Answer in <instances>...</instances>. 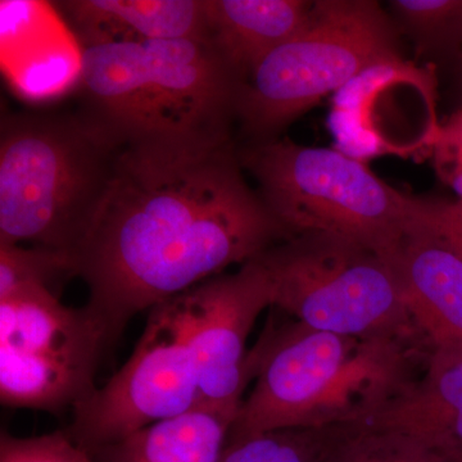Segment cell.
I'll list each match as a JSON object with an SVG mask.
<instances>
[{
    "mask_svg": "<svg viewBox=\"0 0 462 462\" xmlns=\"http://www.w3.org/2000/svg\"><path fill=\"white\" fill-rule=\"evenodd\" d=\"M206 5L207 39L240 83L306 25L314 2L206 0Z\"/></svg>",
    "mask_w": 462,
    "mask_h": 462,
    "instance_id": "14",
    "label": "cell"
},
{
    "mask_svg": "<svg viewBox=\"0 0 462 462\" xmlns=\"http://www.w3.org/2000/svg\"><path fill=\"white\" fill-rule=\"evenodd\" d=\"M238 156L288 236H338L393 263L420 212L421 199L394 189L363 161L336 148L275 138L249 143L238 149Z\"/></svg>",
    "mask_w": 462,
    "mask_h": 462,
    "instance_id": "5",
    "label": "cell"
},
{
    "mask_svg": "<svg viewBox=\"0 0 462 462\" xmlns=\"http://www.w3.org/2000/svg\"><path fill=\"white\" fill-rule=\"evenodd\" d=\"M185 338L199 373V407L236 419L251 380L245 346L258 316L273 306L260 256L176 296Z\"/></svg>",
    "mask_w": 462,
    "mask_h": 462,
    "instance_id": "10",
    "label": "cell"
},
{
    "mask_svg": "<svg viewBox=\"0 0 462 462\" xmlns=\"http://www.w3.org/2000/svg\"><path fill=\"white\" fill-rule=\"evenodd\" d=\"M238 85L208 41L81 47L85 111L124 138L231 135Z\"/></svg>",
    "mask_w": 462,
    "mask_h": 462,
    "instance_id": "4",
    "label": "cell"
},
{
    "mask_svg": "<svg viewBox=\"0 0 462 462\" xmlns=\"http://www.w3.org/2000/svg\"><path fill=\"white\" fill-rule=\"evenodd\" d=\"M199 373L173 297L151 310L132 357L74 409L69 437L93 454L197 409Z\"/></svg>",
    "mask_w": 462,
    "mask_h": 462,
    "instance_id": "9",
    "label": "cell"
},
{
    "mask_svg": "<svg viewBox=\"0 0 462 462\" xmlns=\"http://www.w3.org/2000/svg\"><path fill=\"white\" fill-rule=\"evenodd\" d=\"M328 462H437V457L407 438L351 425L337 430Z\"/></svg>",
    "mask_w": 462,
    "mask_h": 462,
    "instance_id": "19",
    "label": "cell"
},
{
    "mask_svg": "<svg viewBox=\"0 0 462 462\" xmlns=\"http://www.w3.org/2000/svg\"><path fill=\"white\" fill-rule=\"evenodd\" d=\"M123 136L89 112H18L0 125V245L78 254Z\"/></svg>",
    "mask_w": 462,
    "mask_h": 462,
    "instance_id": "3",
    "label": "cell"
},
{
    "mask_svg": "<svg viewBox=\"0 0 462 462\" xmlns=\"http://www.w3.org/2000/svg\"><path fill=\"white\" fill-rule=\"evenodd\" d=\"M115 342L89 306L63 305L36 288L0 300V400L14 409L58 413L96 391L103 355Z\"/></svg>",
    "mask_w": 462,
    "mask_h": 462,
    "instance_id": "8",
    "label": "cell"
},
{
    "mask_svg": "<svg viewBox=\"0 0 462 462\" xmlns=\"http://www.w3.org/2000/svg\"><path fill=\"white\" fill-rule=\"evenodd\" d=\"M80 47L103 42L208 41L206 0H69L58 3Z\"/></svg>",
    "mask_w": 462,
    "mask_h": 462,
    "instance_id": "13",
    "label": "cell"
},
{
    "mask_svg": "<svg viewBox=\"0 0 462 462\" xmlns=\"http://www.w3.org/2000/svg\"><path fill=\"white\" fill-rule=\"evenodd\" d=\"M404 309L437 346H462V256L421 218V207L393 261Z\"/></svg>",
    "mask_w": 462,
    "mask_h": 462,
    "instance_id": "11",
    "label": "cell"
},
{
    "mask_svg": "<svg viewBox=\"0 0 462 462\" xmlns=\"http://www.w3.org/2000/svg\"><path fill=\"white\" fill-rule=\"evenodd\" d=\"M396 58V35L378 3L319 0L306 25L240 81L234 118L249 143L272 141L324 97Z\"/></svg>",
    "mask_w": 462,
    "mask_h": 462,
    "instance_id": "6",
    "label": "cell"
},
{
    "mask_svg": "<svg viewBox=\"0 0 462 462\" xmlns=\"http://www.w3.org/2000/svg\"><path fill=\"white\" fill-rule=\"evenodd\" d=\"M233 416L197 407L94 451L96 462H217Z\"/></svg>",
    "mask_w": 462,
    "mask_h": 462,
    "instance_id": "15",
    "label": "cell"
},
{
    "mask_svg": "<svg viewBox=\"0 0 462 462\" xmlns=\"http://www.w3.org/2000/svg\"><path fill=\"white\" fill-rule=\"evenodd\" d=\"M287 238L231 135L123 138L75 275L116 340L139 312Z\"/></svg>",
    "mask_w": 462,
    "mask_h": 462,
    "instance_id": "1",
    "label": "cell"
},
{
    "mask_svg": "<svg viewBox=\"0 0 462 462\" xmlns=\"http://www.w3.org/2000/svg\"><path fill=\"white\" fill-rule=\"evenodd\" d=\"M273 306L311 329L356 338L409 336L400 281L388 258L351 240L297 234L260 256Z\"/></svg>",
    "mask_w": 462,
    "mask_h": 462,
    "instance_id": "7",
    "label": "cell"
},
{
    "mask_svg": "<svg viewBox=\"0 0 462 462\" xmlns=\"http://www.w3.org/2000/svg\"><path fill=\"white\" fill-rule=\"evenodd\" d=\"M0 462H96L66 430L18 438L3 431Z\"/></svg>",
    "mask_w": 462,
    "mask_h": 462,
    "instance_id": "20",
    "label": "cell"
},
{
    "mask_svg": "<svg viewBox=\"0 0 462 462\" xmlns=\"http://www.w3.org/2000/svg\"><path fill=\"white\" fill-rule=\"evenodd\" d=\"M357 425L407 438L436 454L462 447V346L434 348L425 375L410 380Z\"/></svg>",
    "mask_w": 462,
    "mask_h": 462,
    "instance_id": "12",
    "label": "cell"
},
{
    "mask_svg": "<svg viewBox=\"0 0 462 462\" xmlns=\"http://www.w3.org/2000/svg\"><path fill=\"white\" fill-rule=\"evenodd\" d=\"M337 430H282L227 440L217 462H328Z\"/></svg>",
    "mask_w": 462,
    "mask_h": 462,
    "instance_id": "16",
    "label": "cell"
},
{
    "mask_svg": "<svg viewBox=\"0 0 462 462\" xmlns=\"http://www.w3.org/2000/svg\"><path fill=\"white\" fill-rule=\"evenodd\" d=\"M391 5L421 53L461 50L462 0H394Z\"/></svg>",
    "mask_w": 462,
    "mask_h": 462,
    "instance_id": "17",
    "label": "cell"
},
{
    "mask_svg": "<svg viewBox=\"0 0 462 462\" xmlns=\"http://www.w3.org/2000/svg\"><path fill=\"white\" fill-rule=\"evenodd\" d=\"M407 366L398 337L356 338L298 321L273 329L248 356L256 383L227 440L363 424L410 382Z\"/></svg>",
    "mask_w": 462,
    "mask_h": 462,
    "instance_id": "2",
    "label": "cell"
},
{
    "mask_svg": "<svg viewBox=\"0 0 462 462\" xmlns=\"http://www.w3.org/2000/svg\"><path fill=\"white\" fill-rule=\"evenodd\" d=\"M436 454V452H434ZM437 462H462V447L436 454Z\"/></svg>",
    "mask_w": 462,
    "mask_h": 462,
    "instance_id": "22",
    "label": "cell"
},
{
    "mask_svg": "<svg viewBox=\"0 0 462 462\" xmlns=\"http://www.w3.org/2000/svg\"><path fill=\"white\" fill-rule=\"evenodd\" d=\"M421 218L462 256V200H422Z\"/></svg>",
    "mask_w": 462,
    "mask_h": 462,
    "instance_id": "21",
    "label": "cell"
},
{
    "mask_svg": "<svg viewBox=\"0 0 462 462\" xmlns=\"http://www.w3.org/2000/svg\"><path fill=\"white\" fill-rule=\"evenodd\" d=\"M75 257L65 252L0 245V300L27 289L53 291L54 282L75 275Z\"/></svg>",
    "mask_w": 462,
    "mask_h": 462,
    "instance_id": "18",
    "label": "cell"
}]
</instances>
